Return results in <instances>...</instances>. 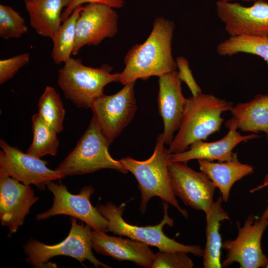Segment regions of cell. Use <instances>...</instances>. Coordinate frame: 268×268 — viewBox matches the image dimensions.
I'll return each instance as SVG.
<instances>
[{
	"label": "cell",
	"mask_w": 268,
	"mask_h": 268,
	"mask_svg": "<svg viewBox=\"0 0 268 268\" xmlns=\"http://www.w3.org/2000/svg\"><path fill=\"white\" fill-rule=\"evenodd\" d=\"M174 22L163 17L155 19L152 31L141 44L133 46L126 54L125 67L119 81L122 84L160 76L176 71L177 67L172 55Z\"/></svg>",
	"instance_id": "cell-1"
},
{
	"label": "cell",
	"mask_w": 268,
	"mask_h": 268,
	"mask_svg": "<svg viewBox=\"0 0 268 268\" xmlns=\"http://www.w3.org/2000/svg\"><path fill=\"white\" fill-rule=\"evenodd\" d=\"M164 144L163 134L161 133L157 136L154 151L149 158L139 161L127 157L120 161L138 182L137 187L141 193L139 209L143 214L145 212L147 204L151 198L158 197L187 218V210L180 206L172 188L168 170L171 153Z\"/></svg>",
	"instance_id": "cell-2"
},
{
	"label": "cell",
	"mask_w": 268,
	"mask_h": 268,
	"mask_svg": "<svg viewBox=\"0 0 268 268\" xmlns=\"http://www.w3.org/2000/svg\"><path fill=\"white\" fill-rule=\"evenodd\" d=\"M233 106L231 102L202 92L187 98L181 125L169 144V152H181L196 141L206 140L219 131L224 121L222 113Z\"/></svg>",
	"instance_id": "cell-3"
},
{
	"label": "cell",
	"mask_w": 268,
	"mask_h": 268,
	"mask_svg": "<svg viewBox=\"0 0 268 268\" xmlns=\"http://www.w3.org/2000/svg\"><path fill=\"white\" fill-rule=\"evenodd\" d=\"M112 71L107 65L91 67L71 58L59 70L58 84L66 99L78 108L89 109L94 100L103 94L106 85L119 81L121 73Z\"/></svg>",
	"instance_id": "cell-4"
},
{
	"label": "cell",
	"mask_w": 268,
	"mask_h": 268,
	"mask_svg": "<svg viewBox=\"0 0 268 268\" xmlns=\"http://www.w3.org/2000/svg\"><path fill=\"white\" fill-rule=\"evenodd\" d=\"M109 146L93 116L75 147L56 170L65 177L87 174L103 169L128 173L120 160L111 156L108 151Z\"/></svg>",
	"instance_id": "cell-5"
},
{
	"label": "cell",
	"mask_w": 268,
	"mask_h": 268,
	"mask_svg": "<svg viewBox=\"0 0 268 268\" xmlns=\"http://www.w3.org/2000/svg\"><path fill=\"white\" fill-rule=\"evenodd\" d=\"M168 204L164 203V214L163 219L154 226H138L125 221L123 217L125 204L118 206L111 202L97 206L100 213L108 221L107 232L114 234L127 236L143 242L148 246L156 247L160 251H182L190 253L198 257H202L203 249L199 245H186L167 237L163 231L166 224L170 226L173 221L168 215Z\"/></svg>",
	"instance_id": "cell-6"
},
{
	"label": "cell",
	"mask_w": 268,
	"mask_h": 268,
	"mask_svg": "<svg viewBox=\"0 0 268 268\" xmlns=\"http://www.w3.org/2000/svg\"><path fill=\"white\" fill-rule=\"evenodd\" d=\"M71 228L67 237L60 243L48 245L35 239H29L24 245L26 262L35 268L46 266L51 259L58 256L72 257L83 263L89 261L94 267L111 268L94 256L92 250V228L87 224H78L76 218L70 217Z\"/></svg>",
	"instance_id": "cell-7"
},
{
	"label": "cell",
	"mask_w": 268,
	"mask_h": 268,
	"mask_svg": "<svg viewBox=\"0 0 268 268\" xmlns=\"http://www.w3.org/2000/svg\"><path fill=\"white\" fill-rule=\"evenodd\" d=\"M237 224V237L234 240H226L222 244V248L227 253L222 263V267L237 263L241 268H266L268 258L263 252L261 239L268 226V208H266L259 218L250 214L243 226H240L239 222Z\"/></svg>",
	"instance_id": "cell-8"
},
{
	"label": "cell",
	"mask_w": 268,
	"mask_h": 268,
	"mask_svg": "<svg viewBox=\"0 0 268 268\" xmlns=\"http://www.w3.org/2000/svg\"><path fill=\"white\" fill-rule=\"evenodd\" d=\"M135 81L125 84L119 92L104 93L93 101L91 109L103 135L110 145L133 120L137 110Z\"/></svg>",
	"instance_id": "cell-9"
},
{
	"label": "cell",
	"mask_w": 268,
	"mask_h": 268,
	"mask_svg": "<svg viewBox=\"0 0 268 268\" xmlns=\"http://www.w3.org/2000/svg\"><path fill=\"white\" fill-rule=\"evenodd\" d=\"M47 188L53 195L51 207L36 215L37 220H42L57 215H67L78 219L93 229L107 232L108 221L94 207L90 197L94 192L92 186L83 187L78 194H72L62 183L49 182Z\"/></svg>",
	"instance_id": "cell-10"
},
{
	"label": "cell",
	"mask_w": 268,
	"mask_h": 268,
	"mask_svg": "<svg viewBox=\"0 0 268 268\" xmlns=\"http://www.w3.org/2000/svg\"><path fill=\"white\" fill-rule=\"evenodd\" d=\"M0 177H10L41 191L49 182L65 177L56 169L49 168L47 161L24 153L3 139L0 140Z\"/></svg>",
	"instance_id": "cell-11"
},
{
	"label": "cell",
	"mask_w": 268,
	"mask_h": 268,
	"mask_svg": "<svg viewBox=\"0 0 268 268\" xmlns=\"http://www.w3.org/2000/svg\"><path fill=\"white\" fill-rule=\"evenodd\" d=\"M173 191L188 206L207 213L213 201L216 187L203 172H198L187 163L169 162Z\"/></svg>",
	"instance_id": "cell-12"
},
{
	"label": "cell",
	"mask_w": 268,
	"mask_h": 268,
	"mask_svg": "<svg viewBox=\"0 0 268 268\" xmlns=\"http://www.w3.org/2000/svg\"><path fill=\"white\" fill-rule=\"evenodd\" d=\"M216 11L230 36L242 35L268 36V2L255 1L250 6L218 0Z\"/></svg>",
	"instance_id": "cell-13"
},
{
	"label": "cell",
	"mask_w": 268,
	"mask_h": 268,
	"mask_svg": "<svg viewBox=\"0 0 268 268\" xmlns=\"http://www.w3.org/2000/svg\"><path fill=\"white\" fill-rule=\"evenodd\" d=\"M118 15L114 8L96 3L83 6L76 22V38L72 54H78L85 45L96 46L112 38L118 30Z\"/></svg>",
	"instance_id": "cell-14"
},
{
	"label": "cell",
	"mask_w": 268,
	"mask_h": 268,
	"mask_svg": "<svg viewBox=\"0 0 268 268\" xmlns=\"http://www.w3.org/2000/svg\"><path fill=\"white\" fill-rule=\"evenodd\" d=\"M39 200L32 188L8 176L0 177V220L10 236L22 225Z\"/></svg>",
	"instance_id": "cell-15"
},
{
	"label": "cell",
	"mask_w": 268,
	"mask_h": 268,
	"mask_svg": "<svg viewBox=\"0 0 268 268\" xmlns=\"http://www.w3.org/2000/svg\"><path fill=\"white\" fill-rule=\"evenodd\" d=\"M158 85L157 104L163 122V139L165 144H169L181 125L187 99L183 94L177 70L159 76Z\"/></svg>",
	"instance_id": "cell-16"
},
{
	"label": "cell",
	"mask_w": 268,
	"mask_h": 268,
	"mask_svg": "<svg viewBox=\"0 0 268 268\" xmlns=\"http://www.w3.org/2000/svg\"><path fill=\"white\" fill-rule=\"evenodd\" d=\"M225 127L229 131L222 138L213 142L196 141L185 151L171 153L169 162L187 163L194 159L218 160L219 162L228 161L232 159L234 154L232 151L237 145L260 136L255 133L245 135L241 134L237 132V124L232 118L226 122Z\"/></svg>",
	"instance_id": "cell-17"
},
{
	"label": "cell",
	"mask_w": 268,
	"mask_h": 268,
	"mask_svg": "<svg viewBox=\"0 0 268 268\" xmlns=\"http://www.w3.org/2000/svg\"><path fill=\"white\" fill-rule=\"evenodd\" d=\"M92 248L97 253L121 261H129L144 268H151L154 254L147 244L128 238L109 236L92 229Z\"/></svg>",
	"instance_id": "cell-18"
},
{
	"label": "cell",
	"mask_w": 268,
	"mask_h": 268,
	"mask_svg": "<svg viewBox=\"0 0 268 268\" xmlns=\"http://www.w3.org/2000/svg\"><path fill=\"white\" fill-rule=\"evenodd\" d=\"M198 161L200 170L218 188L225 202L229 198L234 184L254 172L253 166L239 161L237 153H234L232 159L226 161L213 162L205 159H199Z\"/></svg>",
	"instance_id": "cell-19"
},
{
	"label": "cell",
	"mask_w": 268,
	"mask_h": 268,
	"mask_svg": "<svg viewBox=\"0 0 268 268\" xmlns=\"http://www.w3.org/2000/svg\"><path fill=\"white\" fill-rule=\"evenodd\" d=\"M70 1V0H25V7L31 27L40 36L52 39L62 24L63 9Z\"/></svg>",
	"instance_id": "cell-20"
},
{
	"label": "cell",
	"mask_w": 268,
	"mask_h": 268,
	"mask_svg": "<svg viewBox=\"0 0 268 268\" xmlns=\"http://www.w3.org/2000/svg\"><path fill=\"white\" fill-rule=\"evenodd\" d=\"M237 128L245 132H264L268 139V94H258L246 102L239 103L230 111Z\"/></svg>",
	"instance_id": "cell-21"
},
{
	"label": "cell",
	"mask_w": 268,
	"mask_h": 268,
	"mask_svg": "<svg viewBox=\"0 0 268 268\" xmlns=\"http://www.w3.org/2000/svg\"><path fill=\"white\" fill-rule=\"evenodd\" d=\"M221 196L213 202L206 216V243L202 256L204 268H221V237L219 233L220 222L229 220L227 212L222 207Z\"/></svg>",
	"instance_id": "cell-22"
},
{
	"label": "cell",
	"mask_w": 268,
	"mask_h": 268,
	"mask_svg": "<svg viewBox=\"0 0 268 268\" xmlns=\"http://www.w3.org/2000/svg\"><path fill=\"white\" fill-rule=\"evenodd\" d=\"M216 52L222 56L246 53L263 59L268 67V36L242 35L229 36L220 42Z\"/></svg>",
	"instance_id": "cell-23"
},
{
	"label": "cell",
	"mask_w": 268,
	"mask_h": 268,
	"mask_svg": "<svg viewBox=\"0 0 268 268\" xmlns=\"http://www.w3.org/2000/svg\"><path fill=\"white\" fill-rule=\"evenodd\" d=\"M31 121L33 139L26 152L40 158L56 155L59 146L58 133L38 113L32 115Z\"/></svg>",
	"instance_id": "cell-24"
},
{
	"label": "cell",
	"mask_w": 268,
	"mask_h": 268,
	"mask_svg": "<svg viewBox=\"0 0 268 268\" xmlns=\"http://www.w3.org/2000/svg\"><path fill=\"white\" fill-rule=\"evenodd\" d=\"M82 7V5L77 7L68 17L62 22L52 39L53 46L51 56L56 64L65 63L71 58L75 42L76 22Z\"/></svg>",
	"instance_id": "cell-25"
},
{
	"label": "cell",
	"mask_w": 268,
	"mask_h": 268,
	"mask_svg": "<svg viewBox=\"0 0 268 268\" xmlns=\"http://www.w3.org/2000/svg\"><path fill=\"white\" fill-rule=\"evenodd\" d=\"M38 113L58 133L64 130L66 111L59 93L51 86H47L37 104Z\"/></svg>",
	"instance_id": "cell-26"
},
{
	"label": "cell",
	"mask_w": 268,
	"mask_h": 268,
	"mask_svg": "<svg viewBox=\"0 0 268 268\" xmlns=\"http://www.w3.org/2000/svg\"><path fill=\"white\" fill-rule=\"evenodd\" d=\"M28 28L24 18L12 7L0 4V37L3 39L20 38Z\"/></svg>",
	"instance_id": "cell-27"
},
{
	"label": "cell",
	"mask_w": 268,
	"mask_h": 268,
	"mask_svg": "<svg viewBox=\"0 0 268 268\" xmlns=\"http://www.w3.org/2000/svg\"><path fill=\"white\" fill-rule=\"evenodd\" d=\"M193 261L182 251H159L154 254L150 268H192Z\"/></svg>",
	"instance_id": "cell-28"
},
{
	"label": "cell",
	"mask_w": 268,
	"mask_h": 268,
	"mask_svg": "<svg viewBox=\"0 0 268 268\" xmlns=\"http://www.w3.org/2000/svg\"><path fill=\"white\" fill-rule=\"evenodd\" d=\"M30 54L24 53L0 60V84L12 78L18 71L30 61Z\"/></svg>",
	"instance_id": "cell-29"
},
{
	"label": "cell",
	"mask_w": 268,
	"mask_h": 268,
	"mask_svg": "<svg viewBox=\"0 0 268 268\" xmlns=\"http://www.w3.org/2000/svg\"><path fill=\"white\" fill-rule=\"evenodd\" d=\"M176 62L178 69V76L181 81L184 82L190 90L192 96H196L201 93L200 87L196 82L189 67L188 60L182 56L176 58Z\"/></svg>",
	"instance_id": "cell-30"
},
{
	"label": "cell",
	"mask_w": 268,
	"mask_h": 268,
	"mask_svg": "<svg viewBox=\"0 0 268 268\" xmlns=\"http://www.w3.org/2000/svg\"><path fill=\"white\" fill-rule=\"evenodd\" d=\"M89 3H100L113 8H120L124 6L125 0H70L68 5L63 11L62 22L68 17L77 7Z\"/></svg>",
	"instance_id": "cell-31"
},
{
	"label": "cell",
	"mask_w": 268,
	"mask_h": 268,
	"mask_svg": "<svg viewBox=\"0 0 268 268\" xmlns=\"http://www.w3.org/2000/svg\"><path fill=\"white\" fill-rule=\"evenodd\" d=\"M264 187H268V173L266 175V176H265V177L264 178L263 183L262 184L256 187V188L251 190L250 191V193H254V192H255L256 191H259V190L264 188ZM267 207L268 208V204Z\"/></svg>",
	"instance_id": "cell-32"
},
{
	"label": "cell",
	"mask_w": 268,
	"mask_h": 268,
	"mask_svg": "<svg viewBox=\"0 0 268 268\" xmlns=\"http://www.w3.org/2000/svg\"><path fill=\"white\" fill-rule=\"evenodd\" d=\"M218 0L223 1L231 2L233 0ZM241 0V1H246V2H250V1H254V2H255V1H259V0L267 1V0Z\"/></svg>",
	"instance_id": "cell-33"
},
{
	"label": "cell",
	"mask_w": 268,
	"mask_h": 268,
	"mask_svg": "<svg viewBox=\"0 0 268 268\" xmlns=\"http://www.w3.org/2000/svg\"><path fill=\"white\" fill-rule=\"evenodd\" d=\"M29 0V1H35V0Z\"/></svg>",
	"instance_id": "cell-34"
},
{
	"label": "cell",
	"mask_w": 268,
	"mask_h": 268,
	"mask_svg": "<svg viewBox=\"0 0 268 268\" xmlns=\"http://www.w3.org/2000/svg\"><path fill=\"white\" fill-rule=\"evenodd\" d=\"M266 268H268V264H267V266H266Z\"/></svg>",
	"instance_id": "cell-35"
}]
</instances>
